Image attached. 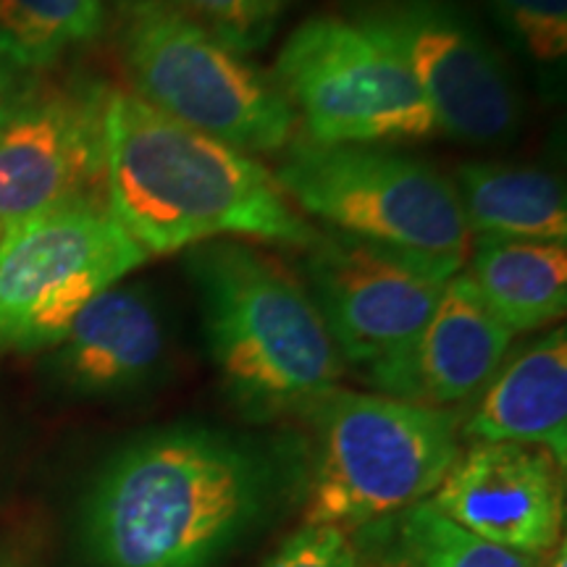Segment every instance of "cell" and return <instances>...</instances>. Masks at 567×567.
Instances as JSON below:
<instances>
[{"label":"cell","mask_w":567,"mask_h":567,"mask_svg":"<svg viewBox=\"0 0 567 567\" xmlns=\"http://www.w3.org/2000/svg\"><path fill=\"white\" fill-rule=\"evenodd\" d=\"M289 446L176 423L118 446L84 494L80 536L95 567H216L305 486Z\"/></svg>","instance_id":"6da1fadb"},{"label":"cell","mask_w":567,"mask_h":567,"mask_svg":"<svg viewBox=\"0 0 567 567\" xmlns=\"http://www.w3.org/2000/svg\"><path fill=\"white\" fill-rule=\"evenodd\" d=\"M105 205L147 258L213 239L305 250L318 237L264 163L124 90L105 103Z\"/></svg>","instance_id":"7a4b0ae2"},{"label":"cell","mask_w":567,"mask_h":567,"mask_svg":"<svg viewBox=\"0 0 567 567\" xmlns=\"http://www.w3.org/2000/svg\"><path fill=\"white\" fill-rule=\"evenodd\" d=\"M203 334L226 396L247 421L308 415L344 363L305 284L243 239L187 250Z\"/></svg>","instance_id":"3957f363"},{"label":"cell","mask_w":567,"mask_h":567,"mask_svg":"<svg viewBox=\"0 0 567 567\" xmlns=\"http://www.w3.org/2000/svg\"><path fill=\"white\" fill-rule=\"evenodd\" d=\"M308 417L305 526L354 530L425 502L463 452L455 410L334 389Z\"/></svg>","instance_id":"277c9868"},{"label":"cell","mask_w":567,"mask_h":567,"mask_svg":"<svg viewBox=\"0 0 567 567\" xmlns=\"http://www.w3.org/2000/svg\"><path fill=\"white\" fill-rule=\"evenodd\" d=\"M116 40L132 95L151 109L250 155L295 142L300 124L274 76L166 0H118Z\"/></svg>","instance_id":"5b68a950"},{"label":"cell","mask_w":567,"mask_h":567,"mask_svg":"<svg viewBox=\"0 0 567 567\" xmlns=\"http://www.w3.org/2000/svg\"><path fill=\"white\" fill-rule=\"evenodd\" d=\"M274 176L292 205L331 231L465 266L473 237L455 184L415 155L300 140L287 147Z\"/></svg>","instance_id":"8992f818"},{"label":"cell","mask_w":567,"mask_h":567,"mask_svg":"<svg viewBox=\"0 0 567 567\" xmlns=\"http://www.w3.org/2000/svg\"><path fill=\"white\" fill-rule=\"evenodd\" d=\"M147 260L105 197L9 226L0 234V354L53 350L97 295Z\"/></svg>","instance_id":"52a82bcc"},{"label":"cell","mask_w":567,"mask_h":567,"mask_svg":"<svg viewBox=\"0 0 567 567\" xmlns=\"http://www.w3.org/2000/svg\"><path fill=\"white\" fill-rule=\"evenodd\" d=\"M271 76L318 145H386L439 134L405 61L352 19L302 21L281 45Z\"/></svg>","instance_id":"ba28073f"},{"label":"cell","mask_w":567,"mask_h":567,"mask_svg":"<svg viewBox=\"0 0 567 567\" xmlns=\"http://www.w3.org/2000/svg\"><path fill=\"white\" fill-rule=\"evenodd\" d=\"M460 266L431 260L342 231H318L305 247L302 284L313 297L339 358L389 396Z\"/></svg>","instance_id":"9c48e42d"},{"label":"cell","mask_w":567,"mask_h":567,"mask_svg":"<svg viewBox=\"0 0 567 567\" xmlns=\"http://www.w3.org/2000/svg\"><path fill=\"white\" fill-rule=\"evenodd\" d=\"M350 19L405 61L439 134L492 147L520 132L513 71L455 0H358Z\"/></svg>","instance_id":"30bf717a"},{"label":"cell","mask_w":567,"mask_h":567,"mask_svg":"<svg viewBox=\"0 0 567 567\" xmlns=\"http://www.w3.org/2000/svg\"><path fill=\"white\" fill-rule=\"evenodd\" d=\"M109 92L71 76L0 103V234L42 210L105 197Z\"/></svg>","instance_id":"8fae6325"},{"label":"cell","mask_w":567,"mask_h":567,"mask_svg":"<svg viewBox=\"0 0 567 567\" xmlns=\"http://www.w3.org/2000/svg\"><path fill=\"white\" fill-rule=\"evenodd\" d=\"M563 471L542 446L476 442L460 452L429 502L471 534L538 557L563 536Z\"/></svg>","instance_id":"7c38bea8"},{"label":"cell","mask_w":567,"mask_h":567,"mask_svg":"<svg viewBox=\"0 0 567 567\" xmlns=\"http://www.w3.org/2000/svg\"><path fill=\"white\" fill-rule=\"evenodd\" d=\"M168 354L161 305L142 284H116L76 316L51 350V373L80 396L134 394L158 379Z\"/></svg>","instance_id":"4fadbf2b"},{"label":"cell","mask_w":567,"mask_h":567,"mask_svg":"<svg viewBox=\"0 0 567 567\" xmlns=\"http://www.w3.org/2000/svg\"><path fill=\"white\" fill-rule=\"evenodd\" d=\"M513 337L467 276L455 274L389 396L442 410L467 405L505 363Z\"/></svg>","instance_id":"5bb4252c"},{"label":"cell","mask_w":567,"mask_h":567,"mask_svg":"<svg viewBox=\"0 0 567 567\" xmlns=\"http://www.w3.org/2000/svg\"><path fill=\"white\" fill-rule=\"evenodd\" d=\"M460 425V439L513 442L567 460V334L551 329L505 358Z\"/></svg>","instance_id":"9a60e30c"},{"label":"cell","mask_w":567,"mask_h":567,"mask_svg":"<svg viewBox=\"0 0 567 567\" xmlns=\"http://www.w3.org/2000/svg\"><path fill=\"white\" fill-rule=\"evenodd\" d=\"M467 281L488 313L513 334L544 329L567 308V247L536 239L476 237Z\"/></svg>","instance_id":"2e32d148"},{"label":"cell","mask_w":567,"mask_h":567,"mask_svg":"<svg viewBox=\"0 0 567 567\" xmlns=\"http://www.w3.org/2000/svg\"><path fill=\"white\" fill-rule=\"evenodd\" d=\"M455 193L471 237L567 239V197L557 176L534 166L463 163L455 172Z\"/></svg>","instance_id":"e0dca14e"},{"label":"cell","mask_w":567,"mask_h":567,"mask_svg":"<svg viewBox=\"0 0 567 567\" xmlns=\"http://www.w3.org/2000/svg\"><path fill=\"white\" fill-rule=\"evenodd\" d=\"M350 534L360 567H538V557L471 534L429 499Z\"/></svg>","instance_id":"ac0fdd59"},{"label":"cell","mask_w":567,"mask_h":567,"mask_svg":"<svg viewBox=\"0 0 567 567\" xmlns=\"http://www.w3.org/2000/svg\"><path fill=\"white\" fill-rule=\"evenodd\" d=\"M103 0H0V61L45 71L103 32Z\"/></svg>","instance_id":"d6986e66"},{"label":"cell","mask_w":567,"mask_h":567,"mask_svg":"<svg viewBox=\"0 0 567 567\" xmlns=\"http://www.w3.org/2000/svg\"><path fill=\"white\" fill-rule=\"evenodd\" d=\"M237 53L266 48L292 0H166Z\"/></svg>","instance_id":"ffe728a7"},{"label":"cell","mask_w":567,"mask_h":567,"mask_svg":"<svg viewBox=\"0 0 567 567\" xmlns=\"http://www.w3.org/2000/svg\"><path fill=\"white\" fill-rule=\"evenodd\" d=\"M507 38L536 66L557 69L567 55V0H486Z\"/></svg>","instance_id":"44dd1931"},{"label":"cell","mask_w":567,"mask_h":567,"mask_svg":"<svg viewBox=\"0 0 567 567\" xmlns=\"http://www.w3.org/2000/svg\"><path fill=\"white\" fill-rule=\"evenodd\" d=\"M264 567H360L352 534L337 526H302Z\"/></svg>","instance_id":"7402d4cb"},{"label":"cell","mask_w":567,"mask_h":567,"mask_svg":"<svg viewBox=\"0 0 567 567\" xmlns=\"http://www.w3.org/2000/svg\"><path fill=\"white\" fill-rule=\"evenodd\" d=\"M11 95V82H9V71L0 66V101Z\"/></svg>","instance_id":"603a6c76"},{"label":"cell","mask_w":567,"mask_h":567,"mask_svg":"<svg viewBox=\"0 0 567 567\" xmlns=\"http://www.w3.org/2000/svg\"><path fill=\"white\" fill-rule=\"evenodd\" d=\"M549 567H567V549H565V544L559 542V547H557V557H555V563H551Z\"/></svg>","instance_id":"cb8c5ba5"},{"label":"cell","mask_w":567,"mask_h":567,"mask_svg":"<svg viewBox=\"0 0 567 567\" xmlns=\"http://www.w3.org/2000/svg\"><path fill=\"white\" fill-rule=\"evenodd\" d=\"M0 567H19V565L11 563V559H0Z\"/></svg>","instance_id":"d4e9b609"},{"label":"cell","mask_w":567,"mask_h":567,"mask_svg":"<svg viewBox=\"0 0 567 567\" xmlns=\"http://www.w3.org/2000/svg\"><path fill=\"white\" fill-rule=\"evenodd\" d=\"M3 101H6V97H3ZM3 101H0V103H3Z\"/></svg>","instance_id":"484cf974"}]
</instances>
